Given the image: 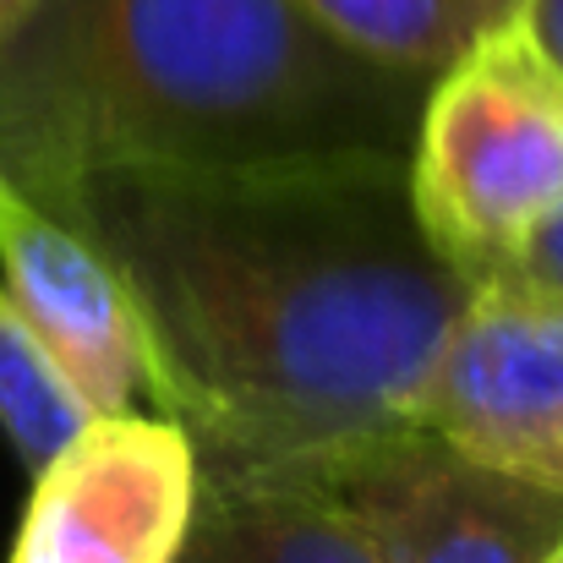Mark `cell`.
Listing matches in <instances>:
<instances>
[{"instance_id": "obj_1", "label": "cell", "mask_w": 563, "mask_h": 563, "mask_svg": "<svg viewBox=\"0 0 563 563\" xmlns=\"http://www.w3.org/2000/svg\"><path fill=\"white\" fill-rule=\"evenodd\" d=\"M60 208L115 268L154 405L202 460H279L405 421L476 285L427 241L405 159L132 165Z\"/></svg>"}, {"instance_id": "obj_2", "label": "cell", "mask_w": 563, "mask_h": 563, "mask_svg": "<svg viewBox=\"0 0 563 563\" xmlns=\"http://www.w3.org/2000/svg\"><path fill=\"white\" fill-rule=\"evenodd\" d=\"M427 88L301 0H33L0 38V165L55 202L132 165L405 159Z\"/></svg>"}, {"instance_id": "obj_3", "label": "cell", "mask_w": 563, "mask_h": 563, "mask_svg": "<svg viewBox=\"0 0 563 563\" xmlns=\"http://www.w3.org/2000/svg\"><path fill=\"white\" fill-rule=\"evenodd\" d=\"M405 176L427 241L471 285L563 208V77L520 16L432 77Z\"/></svg>"}, {"instance_id": "obj_4", "label": "cell", "mask_w": 563, "mask_h": 563, "mask_svg": "<svg viewBox=\"0 0 563 563\" xmlns=\"http://www.w3.org/2000/svg\"><path fill=\"white\" fill-rule=\"evenodd\" d=\"M246 471L323 498L383 563H548L563 542V493L476 460L421 421L252 460Z\"/></svg>"}, {"instance_id": "obj_5", "label": "cell", "mask_w": 563, "mask_h": 563, "mask_svg": "<svg viewBox=\"0 0 563 563\" xmlns=\"http://www.w3.org/2000/svg\"><path fill=\"white\" fill-rule=\"evenodd\" d=\"M202 454L170 410H93L38 471L11 563H176Z\"/></svg>"}, {"instance_id": "obj_6", "label": "cell", "mask_w": 563, "mask_h": 563, "mask_svg": "<svg viewBox=\"0 0 563 563\" xmlns=\"http://www.w3.org/2000/svg\"><path fill=\"white\" fill-rule=\"evenodd\" d=\"M405 421L563 493V301L476 285L438 362L416 383Z\"/></svg>"}, {"instance_id": "obj_7", "label": "cell", "mask_w": 563, "mask_h": 563, "mask_svg": "<svg viewBox=\"0 0 563 563\" xmlns=\"http://www.w3.org/2000/svg\"><path fill=\"white\" fill-rule=\"evenodd\" d=\"M0 279L88 410L154 399L137 312L110 257L0 165Z\"/></svg>"}, {"instance_id": "obj_8", "label": "cell", "mask_w": 563, "mask_h": 563, "mask_svg": "<svg viewBox=\"0 0 563 563\" xmlns=\"http://www.w3.org/2000/svg\"><path fill=\"white\" fill-rule=\"evenodd\" d=\"M176 563H383L373 542L323 498L246 471L202 460L191 531Z\"/></svg>"}, {"instance_id": "obj_9", "label": "cell", "mask_w": 563, "mask_h": 563, "mask_svg": "<svg viewBox=\"0 0 563 563\" xmlns=\"http://www.w3.org/2000/svg\"><path fill=\"white\" fill-rule=\"evenodd\" d=\"M334 38L399 71L438 77L471 44L509 27L526 0H301Z\"/></svg>"}, {"instance_id": "obj_10", "label": "cell", "mask_w": 563, "mask_h": 563, "mask_svg": "<svg viewBox=\"0 0 563 563\" xmlns=\"http://www.w3.org/2000/svg\"><path fill=\"white\" fill-rule=\"evenodd\" d=\"M88 416H93L88 399L66 383V373L55 367V356L44 351V340L33 334V323L22 318V307L0 279V432L38 471Z\"/></svg>"}, {"instance_id": "obj_11", "label": "cell", "mask_w": 563, "mask_h": 563, "mask_svg": "<svg viewBox=\"0 0 563 563\" xmlns=\"http://www.w3.org/2000/svg\"><path fill=\"white\" fill-rule=\"evenodd\" d=\"M482 285H509V290H537L563 301V208H553Z\"/></svg>"}, {"instance_id": "obj_12", "label": "cell", "mask_w": 563, "mask_h": 563, "mask_svg": "<svg viewBox=\"0 0 563 563\" xmlns=\"http://www.w3.org/2000/svg\"><path fill=\"white\" fill-rule=\"evenodd\" d=\"M520 27L531 33V44L548 55V66L563 77V0H526L520 5Z\"/></svg>"}, {"instance_id": "obj_13", "label": "cell", "mask_w": 563, "mask_h": 563, "mask_svg": "<svg viewBox=\"0 0 563 563\" xmlns=\"http://www.w3.org/2000/svg\"><path fill=\"white\" fill-rule=\"evenodd\" d=\"M27 11H33V0H0V38H5V33H11V27H16Z\"/></svg>"}, {"instance_id": "obj_14", "label": "cell", "mask_w": 563, "mask_h": 563, "mask_svg": "<svg viewBox=\"0 0 563 563\" xmlns=\"http://www.w3.org/2000/svg\"><path fill=\"white\" fill-rule=\"evenodd\" d=\"M548 563H563V542H559V553H553V559H548Z\"/></svg>"}]
</instances>
